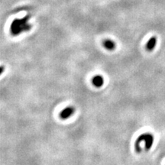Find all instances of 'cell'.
Returning <instances> with one entry per match:
<instances>
[{
	"label": "cell",
	"mask_w": 165,
	"mask_h": 165,
	"mask_svg": "<svg viewBox=\"0 0 165 165\" xmlns=\"http://www.w3.org/2000/svg\"><path fill=\"white\" fill-rule=\"evenodd\" d=\"M29 18L30 16L27 15L21 19L15 18L10 26V32L12 35L17 36L24 32H28L32 28V25L28 23Z\"/></svg>",
	"instance_id": "6da1fadb"
},
{
	"label": "cell",
	"mask_w": 165,
	"mask_h": 165,
	"mask_svg": "<svg viewBox=\"0 0 165 165\" xmlns=\"http://www.w3.org/2000/svg\"><path fill=\"white\" fill-rule=\"evenodd\" d=\"M154 137L152 133L147 132L143 133L139 135L135 141V150L138 154L142 152V149L141 147V144L142 142L145 143V152H148L151 148H152L153 144H154Z\"/></svg>",
	"instance_id": "7a4b0ae2"
},
{
	"label": "cell",
	"mask_w": 165,
	"mask_h": 165,
	"mask_svg": "<svg viewBox=\"0 0 165 165\" xmlns=\"http://www.w3.org/2000/svg\"><path fill=\"white\" fill-rule=\"evenodd\" d=\"M76 109L74 106H67L64 108L59 114V117L62 120H66V119H70L73 115L75 114Z\"/></svg>",
	"instance_id": "3957f363"
},
{
	"label": "cell",
	"mask_w": 165,
	"mask_h": 165,
	"mask_svg": "<svg viewBox=\"0 0 165 165\" xmlns=\"http://www.w3.org/2000/svg\"><path fill=\"white\" fill-rule=\"evenodd\" d=\"M92 83L96 88H101L104 84V79L102 76L95 75L92 78Z\"/></svg>",
	"instance_id": "277c9868"
},
{
	"label": "cell",
	"mask_w": 165,
	"mask_h": 165,
	"mask_svg": "<svg viewBox=\"0 0 165 165\" xmlns=\"http://www.w3.org/2000/svg\"><path fill=\"white\" fill-rule=\"evenodd\" d=\"M102 46H103L107 51H112L116 49V44L113 41H112V40L106 39L105 40V41H103V42H102Z\"/></svg>",
	"instance_id": "5b68a950"
},
{
	"label": "cell",
	"mask_w": 165,
	"mask_h": 165,
	"mask_svg": "<svg viewBox=\"0 0 165 165\" xmlns=\"http://www.w3.org/2000/svg\"><path fill=\"white\" fill-rule=\"evenodd\" d=\"M157 44V38L156 37H152L149 39L146 44V50L147 51H152Z\"/></svg>",
	"instance_id": "8992f818"
},
{
	"label": "cell",
	"mask_w": 165,
	"mask_h": 165,
	"mask_svg": "<svg viewBox=\"0 0 165 165\" xmlns=\"http://www.w3.org/2000/svg\"><path fill=\"white\" fill-rule=\"evenodd\" d=\"M5 70V67L4 66H0V75L4 72Z\"/></svg>",
	"instance_id": "52a82bcc"
}]
</instances>
